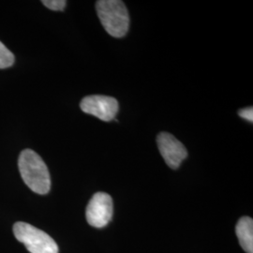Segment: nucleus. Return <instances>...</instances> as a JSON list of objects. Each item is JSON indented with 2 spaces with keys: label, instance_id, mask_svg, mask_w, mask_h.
Listing matches in <instances>:
<instances>
[{
  "label": "nucleus",
  "instance_id": "obj_1",
  "mask_svg": "<svg viewBox=\"0 0 253 253\" xmlns=\"http://www.w3.org/2000/svg\"><path fill=\"white\" fill-rule=\"evenodd\" d=\"M19 171L27 187L38 194H47L51 189V178L48 168L40 155L26 149L20 154Z\"/></svg>",
  "mask_w": 253,
  "mask_h": 253
},
{
  "label": "nucleus",
  "instance_id": "obj_2",
  "mask_svg": "<svg viewBox=\"0 0 253 253\" xmlns=\"http://www.w3.org/2000/svg\"><path fill=\"white\" fill-rule=\"evenodd\" d=\"M100 23L109 35L122 38L127 33L129 15L124 2L120 0H100L96 3Z\"/></svg>",
  "mask_w": 253,
  "mask_h": 253
},
{
  "label": "nucleus",
  "instance_id": "obj_3",
  "mask_svg": "<svg viewBox=\"0 0 253 253\" xmlns=\"http://www.w3.org/2000/svg\"><path fill=\"white\" fill-rule=\"evenodd\" d=\"M13 234L30 253H58V247L50 235L28 223L16 222Z\"/></svg>",
  "mask_w": 253,
  "mask_h": 253
},
{
  "label": "nucleus",
  "instance_id": "obj_4",
  "mask_svg": "<svg viewBox=\"0 0 253 253\" xmlns=\"http://www.w3.org/2000/svg\"><path fill=\"white\" fill-rule=\"evenodd\" d=\"M114 205L112 197L105 192H97L91 198L86 208V220L95 228L106 226L113 217Z\"/></svg>",
  "mask_w": 253,
  "mask_h": 253
},
{
  "label": "nucleus",
  "instance_id": "obj_5",
  "mask_svg": "<svg viewBox=\"0 0 253 253\" xmlns=\"http://www.w3.org/2000/svg\"><path fill=\"white\" fill-rule=\"evenodd\" d=\"M80 107L84 113L100 118L102 121L109 122L116 118L119 105L115 98L102 95H92L82 100Z\"/></svg>",
  "mask_w": 253,
  "mask_h": 253
},
{
  "label": "nucleus",
  "instance_id": "obj_6",
  "mask_svg": "<svg viewBox=\"0 0 253 253\" xmlns=\"http://www.w3.org/2000/svg\"><path fill=\"white\" fill-rule=\"evenodd\" d=\"M157 144L165 163L173 170L177 169L188 157V151L183 144L168 132H161L157 137Z\"/></svg>",
  "mask_w": 253,
  "mask_h": 253
},
{
  "label": "nucleus",
  "instance_id": "obj_7",
  "mask_svg": "<svg viewBox=\"0 0 253 253\" xmlns=\"http://www.w3.org/2000/svg\"><path fill=\"white\" fill-rule=\"evenodd\" d=\"M236 235L241 248L247 253H253V220L252 217H241L236 224Z\"/></svg>",
  "mask_w": 253,
  "mask_h": 253
},
{
  "label": "nucleus",
  "instance_id": "obj_8",
  "mask_svg": "<svg viewBox=\"0 0 253 253\" xmlns=\"http://www.w3.org/2000/svg\"><path fill=\"white\" fill-rule=\"evenodd\" d=\"M14 63V54L0 42V69H7Z\"/></svg>",
  "mask_w": 253,
  "mask_h": 253
},
{
  "label": "nucleus",
  "instance_id": "obj_9",
  "mask_svg": "<svg viewBox=\"0 0 253 253\" xmlns=\"http://www.w3.org/2000/svg\"><path fill=\"white\" fill-rule=\"evenodd\" d=\"M42 3L52 10H63L67 5V1L65 0H43Z\"/></svg>",
  "mask_w": 253,
  "mask_h": 253
},
{
  "label": "nucleus",
  "instance_id": "obj_10",
  "mask_svg": "<svg viewBox=\"0 0 253 253\" xmlns=\"http://www.w3.org/2000/svg\"><path fill=\"white\" fill-rule=\"evenodd\" d=\"M238 115L240 118H244L246 120L250 121L251 123L253 122V108L248 107V108L241 109L238 111Z\"/></svg>",
  "mask_w": 253,
  "mask_h": 253
}]
</instances>
